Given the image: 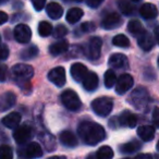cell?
<instances>
[{"label":"cell","mask_w":159,"mask_h":159,"mask_svg":"<svg viewBox=\"0 0 159 159\" xmlns=\"http://www.w3.org/2000/svg\"><path fill=\"white\" fill-rule=\"evenodd\" d=\"M46 11H47V14L50 19L52 20H58L62 16L63 14V9L62 7L57 2H50L47 5V8H46Z\"/></svg>","instance_id":"7402d4cb"},{"label":"cell","mask_w":159,"mask_h":159,"mask_svg":"<svg viewBox=\"0 0 159 159\" xmlns=\"http://www.w3.org/2000/svg\"><path fill=\"white\" fill-rule=\"evenodd\" d=\"M68 48H69V43L66 39H62L51 44L49 46V52H50L51 56L56 57V56H60L63 52H66L68 50Z\"/></svg>","instance_id":"ac0fdd59"},{"label":"cell","mask_w":159,"mask_h":159,"mask_svg":"<svg viewBox=\"0 0 159 159\" xmlns=\"http://www.w3.org/2000/svg\"><path fill=\"white\" fill-rule=\"evenodd\" d=\"M81 30L85 33H89V32H93L95 31V24L91 22H85L81 25Z\"/></svg>","instance_id":"74e56055"},{"label":"cell","mask_w":159,"mask_h":159,"mask_svg":"<svg viewBox=\"0 0 159 159\" xmlns=\"http://www.w3.org/2000/svg\"><path fill=\"white\" fill-rule=\"evenodd\" d=\"M24 156L27 159H37L43 156V149L40 145L36 142H32L24 149Z\"/></svg>","instance_id":"5bb4252c"},{"label":"cell","mask_w":159,"mask_h":159,"mask_svg":"<svg viewBox=\"0 0 159 159\" xmlns=\"http://www.w3.org/2000/svg\"><path fill=\"white\" fill-rule=\"evenodd\" d=\"M139 13L144 19L150 20V19H155L158 16V9L152 3H144L139 9Z\"/></svg>","instance_id":"ffe728a7"},{"label":"cell","mask_w":159,"mask_h":159,"mask_svg":"<svg viewBox=\"0 0 159 159\" xmlns=\"http://www.w3.org/2000/svg\"><path fill=\"white\" fill-rule=\"evenodd\" d=\"M8 75V68L6 64L0 63V82H5L7 80Z\"/></svg>","instance_id":"8d00e7d4"},{"label":"cell","mask_w":159,"mask_h":159,"mask_svg":"<svg viewBox=\"0 0 159 159\" xmlns=\"http://www.w3.org/2000/svg\"><path fill=\"white\" fill-rule=\"evenodd\" d=\"M0 40H1V37H0Z\"/></svg>","instance_id":"816d5d0a"},{"label":"cell","mask_w":159,"mask_h":159,"mask_svg":"<svg viewBox=\"0 0 159 159\" xmlns=\"http://www.w3.org/2000/svg\"><path fill=\"white\" fill-rule=\"evenodd\" d=\"M102 42L99 37H93L91 38L89 44V58H91L92 60H96L99 58L100 52H102Z\"/></svg>","instance_id":"8fae6325"},{"label":"cell","mask_w":159,"mask_h":159,"mask_svg":"<svg viewBox=\"0 0 159 159\" xmlns=\"http://www.w3.org/2000/svg\"><path fill=\"white\" fill-rule=\"evenodd\" d=\"M135 159H152V156L150 154H141Z\"/></svg>","instance_id":"7bdbcfd3"},{"label":"cell","mask_w":159,"mask_h":159,"mask_svg":"<svg viewBox=\"0 0 159 159\" xmlns=\"http://www.w3.org/2000/svg\"><path fill=\"white\" fill-rule=\"evenodd\" d=\"M133 84H134V80H133L132 75L126 74V73L122 74L116 83V93L119 95L125 94L133 86Z\"/></svg>","instance_id":"8992f818"},{"label":"cell","mask_w":159,"mask_h":159,"mask_svg":"<svg viewBox=\"0 0 159 159\" xmlns=\"http://www.w3.org/2000/svg\"><path fill=\"white\" fill-rule=\"evenodd\" d=\"M38 34H39L42 37H47L52 33V26H51L50 23L46 22V21H42V22L38 24Z\"/></svg>","instance_id":"f546056e"},{"label":"cell","mask_w":159,"mask_h":159,"mask_svg":"<svg viewBox=\"0 0 159 159\" xmlns=\"http://www.w3.org/2000/svg\"><path fill=\"white\" fill-rule=\"evenodd\" d=\"M137 43H139V46L145 51H149L154 47V39L148 32L142 33L137 37Z\"/></svg>","instance_id":"d6986e66"},{"label":"cell","mask_w":159,"mask_h":159,"mask_svg":"<svg viewBox=\"0 0 159 159\" xmlns=\"http://www.w3.org/2000/svg\"><path fill=\"white\" fill-rule=\"evenodd\" d=\"M158 64H159V59H158Z\"/></svg>","instance_id":"f907efd6"},{"label":"cell","mask_w":159,"mask_h":159,"mask_svg":"<svg viewBox=\"0 0 159 159\" xmlns=\"http://www.w3.org/2000/svg\"><path fill=\"white\" fill-rule=\"evenodd\" d=\"M152 159H159V155H154V156H152Z\"/></svg>","instance_id":"7dc6e473"},{"label":"cell","mask_w":159,"mask_h":159,"mask_svg":"<svg viewBox=\"0 0 159 159\" xmlns=\"http://www.w3.org/2000/svg\"><path fill=\"white\" fill-rule=\"evenodd\" d=\"M48 79L52 84H55L58 87H62L66 84V70L62 66H57L49 71Z\"/></svg>","instance_id":"52a82bcc"},{"label":"cell","mask_w":159,"mask_h":159,"mask_svg":"<svg viewBox=\"0 0 159 159\" xmlns=\"http://www.w3.org/2000/svg\"><path fill=\"white\" fill-rule=\"evenodd\" d=\"M38 55V48L36 46H30L21 52V58L23 60H30Z\"/></svg>","instance_id":"4dcf8cb0"},{"label":"cell","mask_w":159,"mask_h":159,"mask_svg":"<svg viewBox=\"0 0 159 159\" xmlns=\"http://www.w3.org/2000/svg\"><path fill=\"white\" fill-rule=\"evenodd\" d=\"M129 102L137 110H143L149 102V94L144 87L135 89L129 96Z\"/></svg>","instance_id":"7a4b0ae2"},{"label":"cell","mask_w":159,"mask_h":159,"mask_svg":"<svg viewBox=\"0 0 159 159\" xmlns=\"http://www.w3.org/2000/svg\"><path fill=\"white\" fill-rule=\"evenodd\" d=\"M83 86L86 91L93 92L98 87V76L96 73L94 72H89L87 75L85 76V79L83 80Z\"/></svg>","instance_id":"e0dca14e"},{"label":"cell","mask_w":159,"mask_h":159,"mask_svg":"<svg viewBox=\"0 0 159 159\" xmlns=\"http://www.w3.org/2000/svg\"><path fill=\"white\" fill-rule=\"evenodd\" d=\"M119 124L126 128H134L137 123V118L135 115H133L131 111H123L119 118H118Z\"/></svg>","instance_id":"9a60e30c"},{"label":"cell","mask_w":159,"mask_h":159,"mask_svg":"<svg viewBox=\"0 0 159 159\" xmlns=\"http://www.w3.org/2000/svg\"><path fill=\"white\" fill-rule=\"evenodd\" d=\"M77 132L82 141L91 146L97 145L106 137L105 129L95 122H82L77 128Z\"/></svg>","instance_id":"6da1fadb"},{"label":"cell","mask_w":159,"mask_h":159,"mask_svg":"<svg viewBox=\"0 0 159 159\" xmlns=\"http://www.w3.org/2000/svg\"><path fill=\"white\" fill-rule=\"evenodd\" d=\"M105 79H104V82H105V86L107 89H111L116 85L117 83V76H116V73L113 72V70H107L105 72Z\"/></svg>","instance_id":"4316f807"},{"label":"cell","mask_w":159,"mask_h":159,"mask_svg":"<svg viewBox=\"0 0 159 159\" xmlns=\"http://www.w3.org/2000/svg\"><path fill=\"white\" fill-rule=\"evenodd\" d=\"M97 159H112L113 150L109 146H102L96 152Z\"/></svg>","instance_id":"83f0119b"},{"label":"cell","mask_w":159,"mask_h":159,"mask_svg":"<svg viewBox=\"0 0 159 159\" xmlns=\"http://www.w3.org/2000/svg\"><path fill=\"white\" fill-rule=\"evenodd\" d=\"M33 135V130L30 125H21L14 130L13 137L18 144H25L29 139H31Z\"/></svg>","instance_id":"9c48e42d"},{"label":"cell","mask_w":159,"mask_h":159,"mask_svg":"<svg viewBox=\"0 0 159 159\" xmlns=\"http://www.w3.org/2000/svg\"><path fill=\"white\" fill-rule=\"evenodd\" d=\"M16 97L12 92L3 94L0 98V111H6L16 105Z\"/></svg>","instance_id":"2e32d148"},{"label":"cell","mask_w":159,"mask_h":159,"mask_svg":"<svg viewBox=\"0 0 159 159\" xmlns=\"http://www.w3.org/2000/svg\"><path fill=\"white\" fill-rule=\"evenodd\" d=\"M128 30H129V32H130L131 34L137 36V37H139L142 33H144V32H145V31H144V29H143V26H142L141 22H139V21H137V20L130 21V22H129V24H128Z\"/></svg>","instance_id":"484cf974"},{"label":"cell","mask_w":159,"mask_h":159,"mask_svg":"<svg viewBox=\"0 0 159 159\" xmlns=\"http://www.w3.org/2000/svg\"><path fill=\"white\" fill-rule=\"evenodd\" d=\"M59 139L60 142L64 146H68V147H74V146L77 145L76 137H75V135L71 131H63V132H61Z\"/></svg>","instance_id":"cb8c5ba5"},{"label":"cell","mask_w":159,"mask_h":159,"mask_svg":"<svg viewBox=\"0 0 159 159\" xmlns=\"http://www.w3.org/2000/svg\"><path fill=\"white\" fill-rule=\"evenodd\" d=\"M123 159H129V158H123Z\"/></svg>","instance_id":"681fc988"},{"label":"cell","mask_w":159,"mask_h":159,"mask_svg":"<svg viewBox=\"0 0 159 159\" xmlns=\"http://www.w3.org/2000/svg\"><path fill=\"white\" fill-rule=\"evenodd\" d=\"M68 34V29L64 26L63 24H59L58 26H56L55 31H53V36L56 38H62Z\"/></svg>","instance_id":"e575fe53"},{"label":"cell","mask_w":159,"mask_h":159,"mask_svg":"<svg viewBox=\"0 0 159 159\" xmlns=\"http://www.w3.org/2000/svg\"><path fill=\"white\" fill-rule=\"evenodd\" d=\"M32 5L35 8L36 11H40V10H43V8L45 7L46 2H45L44 0H33V1H32Z\"/></svg>","instance_id":"f35d334b"},{"label":"cell","mask_w":159,"mask_h":159,"mask_svg":"<svg viewBox=\"0 0 159 159\" xmlns=\"http://www.w3.org/2000/svg\"><path fill=\"white\" fill-rule=\"evenodd\" d=\"M102 3V0H87L86 1V5L91 8H94V9L99 7Z\"/></svg>","instance_id":"ab89813d"},{"label":"cell","mask_w":159,"mask_h":159,"mask_svg":"<svg viewBox=\"0 0 159 159\" xmlns=\"http://www.w3.org/2000/svg\"><path fill=\"white\" fill-rule=\"evenodd\" d=\"M61 102L64 105V107L70 111H77L82 106V102L80 97L72 89H66L62 93Z\"/></svg>","instance_id":"277c9868"},{"label":"cell","mask_w":159,"mask_h":159,"mask_svg":"<svg viewBox=\"0 0 159 159\" xmlns=\"http://www.w3.org/2000/svg\"><path fill=\"white\" fill-rule=\"evenodd\" d=\"M109 66H110L111 69H115V70L128 68L129 66L128 58L124 55H122V53H113L109 58Z\"/></svg>","instance_id":"7c38bea8"},{"label":"cell","mask_w":159,"mask_h":159,"mask_svg":"<svg viewBox=\"0 0 159 159\" xmlns=\"http://www.w3.org/2000/svg\"><path fill=\"white\" fill-rule=\"evenodd\" d=\"M9 57V48L6 44H0V60H6Z\"/></svg>","instance_id":"d590c367"},{"label":"cell","mask_w":159,"mask_h":159,"mask_svg":"<svg viewBox=\"0 0 159 159\" xmlns=\"http://www.w3.org/2000/svg\"><path fill=\"white\" fill-rule=\"evenodd\" d=\"M137 135L144 142H149L155 136V129L152 125H142L137 129Z\"/></svg>","instance_id":"603a6c76"},{"label":"cell","mask_w":159,"mask_h":159,"mask_svg":"<svg viewBox=\"0 0 159 159\" xmlns=\"http://www.w3.org/2000/svg\"><path fill=\"white\" fill-rule=\"evenodd\" d=\"M112 44L117 47L120 48H128L130 46V40L123 34H119V35H116L112 39Z\"/></svg>","instance_id":"f1b7e54d"},{"label":"cell","mask_w":159,"mask_h":159,"mask_svg":"<svg viewBox=\"0 0 159 159\" xmlns=\"http://www.w3.org/2000/svg\"><path fill=\"white\" fill-rule=\"evenodd\" d=\"M14 38L21 44H27L32 38V31L26 24H18L14 29Z\"/></svg>","instance_id":"ba28073f"},{"label":"cell","mask_w":159,"mask_h":159,"mask_svg":"<svg viewBox=\"0 0 159 159\" xmlns=\"http://www.w3.org/2000/svg\"><path fill=\"white\" fill-rule=\"evenodd\" d=\"M0 159H13V152H12V148L10 146H0Z\"/></svg>","instance_id":"836d02e7"},{"label":"cell","mask_w":159,"mask_h":159,"mask_svg":"<svg viewBox=\"0 0 159 159\" xmlns=\"http://www.w3.org/2000/svg\"><path fill=\"white\" fill-rule=\"evenodd\" d=\"M48 159H66V156H52V157H49Z\"/></svg>","instance_id":"f6af8a7d"},{"label":"cell","mask_w":159,"mask_h":159,"mask_svg":"<svg viewBox=\"0 0 159 159\" xmlns=\"http://www.w3.org/2000/svg\"><path fill=\"white\" fill-rule=\"evenodd\" d=\"M157 149H158V152H159V142L157 143Z\"/></svg>","instance_id":"c3c4849f"},{"label":"cell","mask_w":159,"mask_h":159,"mask_svg":"<svg viewBox=\"0 0 159 159\" xmlns=\"http://www.w3.org/2000/svg\"><path fill=\"white\" fill-rule=\"evenodd\" d=\"M83 14H84V12H83L82 9H80V8H72V9H70L68 11L66 19V21H68V23L74 24V23H76L77 21L81 20Z\"/></svg>","instance_id":"d4e9b609"},{"label":"cell","mask_w":159,"mask_h":159,"mask_svg":"<svg viewBox=\"0 0 159 159\" xmlns=\"http://www.w3.org/2000/svg\"><path fill=\"white\" fill-rule=\"evenodd\" d=\"M122 23V19L120 16L116 12H111V13L107 14L104 18L102 22V26L105 30H113L116 27H119L120 24Z\"/></svg>","instance_id":"30bf717a"},{"label":"cell","mask_w":159,"mask_h":159,"mask_svg":"<svg viewBox=\"0 0 159 159\" xmlns=\"http://www.w3.org/2000/svg\"><path fill=\"white\" fill-rule=\"evenodd\" d=\"M118 6H119V9L121 10L122 13L125 14V16H130L134 11V5L132 2H130V1L122 0V1L118 2Z\"/></svg>","instance_id":"1f68e13d"},{"label":"cell","mask_w":159,"mask_h":159,"mask_svg":"<svg viewBox=\"0 0 159 159\" xmlns=\"http://www.w3.org/2000/svg\"><path fill=\"white\" fill-rule=\"evenodd\" d=\"M113 108V102L112 99L108 97H99L96 98L92 102V109L94 112L99 117H106L111 112Z\"/></svg>","instance_id":"3957f363"},{"label":"cell","mask_w":159,"mask_h":159,"mask_svg":"<svg viewBox=\"0 0 159 159\" xmlns=\"http://www.w3.org/2000/svg\"><path fill=\"white\" fill-rule=\"evenodd\" d=\"M152 119H154V122L157 126H159V108L156 107L152 111Z\"/></svg>","instance_id":"60d3db41"},{"label":"cell","mask_w":159,"mask_h":159,"mask_svg":"<svg viewBox=\"0 0 159 159\" xmlns=\"http://www.w3.org/2000/svg\"><path fill=\"white\" fill-rule=\"evenodd\" d=\"M154 35H155V39H156V42L158 43V45H159V25L156 26V29H155Z\"/></svg>","instance_id":"ee69618b"},{"label":"cell","mask_w":159,"mask_h":159,"mask_svg":"<svg viewBox=\"0 0 159 159\" xmlns=\"http://www.w3.org/2000/svg\"><path fill=\"white\" fill-rule=\"evenodd\" d=\"M139 148H141V144L136 141H133V142H129V143L122 145L121 152H136L137 149H139Z\"/></svg>","instance_id":"d6a6232c"},{"label":"cell","mask_w":159,"mask_h":159,"mask_svg":"<svg viewBox=\"0 0 159 159\" xmlns=\"http://www.w3.org/2000/svg\"><path fill=\"white\" fill-rule=\"evenodd\" d=\"M86 159H97V157H96V155H89Z\"/></svg>","instance_id":"bcb514c9"},{"label":"cell","mask_w":159,"mask_h":159,"mask_svg":"<svg viewBox=\"0 0 159 159\" xmlns=\"http://www.w3.org/2000/svg\"><path fill=\"white\" fill-rule=\"evenodd\" d=\"M12 74H13L14 79L19 82H25L32 79L34 75V70L31 66L25 63H19L12 68Z\"/></svg>","instance_id":"5b68a950"},{"label":"cell","mask_w":159,"mask_h":159,"mask_svg":"<svg viewBox=\"0 0 159 159\" xmlns=\"http://www.w3.org/2000/svg\"><path fill=\"white\" fill-rule=\"evenodd\" d=\"M8 14L6 13V12H3V11H0V25H2V24H5L6 22L8 21Z\"/></svg>","instance_id":"b9f144b4"},{"label":"cell","mask_w":159,"mask_h":159,"mask_svg":"<svg viewBox=\"0 0 159 159\" xmlns=\"http://www.w3.org/2000/svg\"><path fill=\"white\" fill-rule=\"evenodd\" d=\"M21 122V115L18 112H11L7 115L2 119V124L9 129H14L16 130Z\"/></svg>","instance_id":"44dd1931"},{"label":"cell","mask_w":159,"mask_h":159,"mask_svg":"<svg viewBox=\"0 0 159 159\" xmlns=\"http://www.w3.org/2000/svg\"><path fill=\"white\" fill-rule=\"evenodd\" d=\"M87 73H89L87 68L82 63L76 62V63H73L71 66V75L75 82H83V80L85 79Z\"/></svg>","instance_id":"4fadbf2b"}]
</instances>
